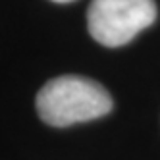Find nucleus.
<instances>
[{
	"instance_id": "f257e3e1",
	"label": "nucleus",
	"mask_w": 160,
	"mask_h": 160,
	"mask_svg": "<svg viewBox=\"0 0 160 160\" xmlns=\"http://www.w3.org/2000/svg\"><path fill=\"white\" fill-rule=\"evenodd\" d=\"M112 110V97L100 83L79 75H62L44 83L37 95V112L52 128L97 120Z\"/></svg>"
},
{
	"instance_id": "f03ea898",
	"label": "nucleus",
	"mask_w": 160,
	"mask_h": 160,
	"mask_svg": "<svg viewBox=\"0 0 160 160\" xmlns=\"http://www.w3.org/2000/svg\"><path fill=\"white\" fill-rule=\"evenodd\" d=\"M156 14L154 0H93L87 12V25L97 42L116 48L151 27Z\"/></svg>"
},
{
	"instance_id": "7ed1b4c3",
	"label": "nucleus",
	"mask_w": 160,
	"mask_h": 160,
	"mask_svg": "<svg viewBox=\"0 0 160 160\" xmlns=\"http://www.w3.org/2000/svg\"><path fill=\"white\" fill-rule=\"evenodd\" d=\"M52 2H60V4H68V2H73V0H52Z\"/></svg>"
}]
</instances>
